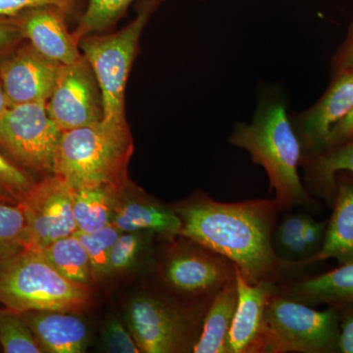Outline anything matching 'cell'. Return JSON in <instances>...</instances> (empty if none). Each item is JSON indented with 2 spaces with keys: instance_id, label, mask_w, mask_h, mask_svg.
<instances>
[{
  "instance_id": "1",
  "label": "cell",
  "mask_w": 353,
  "mask_h": 353,
  "mask_svg": "<svg viewBox=\"0 0 353 353\" xmlns=\"http://www.w3.org/2000/svg\"><path fill=\"white\" fill-rule=\"evenodd\" d=\"M180 236L224 255L252 284H278L290 267L273 246L283 210L274 199L221 202L202 194L174 208Z\"/></svg>"
},
{
  "instance_id": "2",
  "label": "cell",
  "mask_w": 353,
  "mask_h": 353,
  "mask_svg": "<svg viewBox=\"0 0 353 353\" xmlns=\"http://www.w3.org/2000/svg\"><path fill=\"white\" fill-rule=\"evenodd\" d=\"M228 141L264 169L283 212L296 208L319 209L299 176L303 150L282 99L262 97L252 122L236 123Z\"/></svg>"
},
{
  "instance_id": "3",
  "label": "cell",
  "mask_w": 353,
  "mask_h": 353,
  "mask_svg": "<svg viewBox=\"0 0 353 353\" xmlns=\"http://www.w3.org/2000/svg\"><path fill=\"white\" fill-rule=\"evenodd\" d=\"M134 139L127 122L101 119L62 132L52 174L74 188H104L124 196Z\"/></svg>"
},
{
  "instance_id": "4",
  "label": "cell",
  "mask_w": 353,
  "mask_h": 353,
  "mask_svg": "<svg viewBox=\"0 0 353 353\" xmlns=\"http://www.w3.org/2000/svg\"><path fill=\"white\" fill-rule=\"evenodd\" d=\"M92 303V285L65 277L41 252L26 248L0 262V303L14 312L76 314Z\"/></svg>"
},
{
  "instance_id": "5",
  "label": "cell",
  "mask_w": 353,
  "mask_h": 353,
  "mask_svg": "<svg viewBox=\"0 0 353 353\" xmlns=\"http://www.w3.org/2000/svg\"><path fill=\"white\" fill-rule=\"evenodd\" d=\"M211 301L190 307L160 294L136 296L127 311L132 338L141 352H192Z\"/></svg>"
},
{
  "instance_id": "6",
  "label": "cell",
  "mask_w": 353,
  "mask_h": 353,
  "mask_svg": "<svg viewBox=\"0 0 353 353\" xmlns=\"http://www.w3.org/2000/svg\"><path fill=\"white\" fill-rule=\"evenodd\" d=\"M160 0H150L134 20L118 32L90 34L80 41V50L94 70L101 88L103 119L127 122L125 92L139 39Z\"/></svg>"
},
{
  "instance_id": "7",
  "label": "cell",
  "mask_w": 353,
  "mask_h": 353,
  "mask_svg": "<svg viewBox=\"0 0 353 353\" xmlns=\"http://www.w3.org/2000/svg\"><path fill=\"white\" fill-rule=\"evenodd\" d=\"M264 353H338L340 318L327 306L316 310L279 294L267 303Z\"/></svg>"
},
{
  "instance_id": "8",
  "label": "cell",
  "mask_w": 353,
  "mask_h": 353,
  "mask_svg": "<svg viewBox=\"0 0 353 353\" xmlns=\"http://www.w3.org/2000/svg\"><path fill=\"white\" fill-rule=\"evenodd\" d=\"M61 134L46 102L10 106L0 117V150L30 174H52Z\"/></svg>"
},
{
  "instance_id": "9",
  "label": "cell",
  "mask_w": 353,
  "mask_h": 353,
  "mask_svg": "<svg viewBox=\"0 0 353 353\" xmlns=\"http://www.w3.org/2000/svg\"><path fill=\"white\" fill-rule=\"evenodd\" d=\"M185 240L187 243L169 252L162 269L172 290L192 299H211L236 281V266L231 260L190 239Z\"/></svg>"
},
{
  "instance_id": "10",
  "label": "cell",
  "mask_w": 353,
  "mask_h": 353,
  "mask_svg": "<svg viewBox=\"0 0 353 353\" xmlns=\"http://www.w3.org/2000/svg\"><path fill=\"white\" fill-rule=\"evenodd\" d=\"M24 213L29 250L41 252L78 231L73 211V189L55 174L34 183L18 204Z\"/></svg>"
},
{
  "instance_id": "11",
  "label": "cell",
  "mask_w": 353,
  "mask_h": 353,
  "mask_svg": "<svg viewBox=\"0 0 353 353\" xmlns=\"http://www.w3.org/2000/svg\"><path fill=\"white\" fill-rule=\"evenodd\" d=\"M50 119L60 131H70L103 119L101 88L85 57L62 65L46 102Z\"/></svg>"
},
{
  "instance_id": "12",
  "label": "cell",
  "mask_w": 353,
  "mask_h": 353,
  "mask_svg": "<svg viewBox=\"0 0 353 353\" xmlns=\"http://www.w3.org/2000/svg\"><path fill=\"white\" fill-rule=\"evenodd\" d=\"M352 110L353 65L332 74L328 88L312 106L301 112L290 113L303 159L322 152L333 128Z\"/></svg>"
},
{
  "instance_id": "13",
  "label": "cell",
  "mask_w": 353,
  "mask_h": 353,
  "mask_svg": "<svg viewBox=\"0 0 353 353\" xmlns=\"http://www.w3.org/2000/svg\"><path fill=\"white\" fill-rule=\"evenodd\" d=\"M61 63L25 41L0 61V81L9 106L48 102Z\"/></svg>"
},
{
  "instance_id": "14",
  "label": "cell",
  "mask_w": 353,
  "mask_h": 353,
  "mask_svg": "<svg viewBox=\"0 0 353 353\" xmlns=\"http://www.w3.org/2000/svg\"><path fill=\"white\" fill-rule=\"evenodd\" d=\"M238 305L228 336L229 353H264L267 303L277 284H252L236 267Z\"/></svg>"
},
{
  "instance_id": "15",
  "label": "cell",
  "mask_w": 353,
  "mask_h": 353,
  "mask_svg": "<svg viewBox=\"0 0 353 353\" xmlns=\"http://www.w3.org/2000/svg\"><path fill=\"white\" fill-rule=\"evenodd\" d=\"M67 15L60 7L43 6L27 9L14 18L25 41L46 57L66 65L82 57L80 43L67 28Z\"/></svg>"
},
{
  "instance_id": "16",
  "label": "cell",
  "mask_w": 353,
  "mask_h": 353,
  "mask_svg": "<svg viewBox=\"0 0 353 353\" xmlns=\"http://www.w3.org/2000/svg\"><path fill=\"white\" fill-rule=\"evenodd\" d=\"M333 212L328 219L321 250L304 262L303 267L334 259L339 265L353 262V174L336 176Z\"/></svg>"
},
{
  "instance_id": "17",
  "label": "cell",
  "mask_w": 353,
  "mask_h": 353,
  "mask_svg": "<svg viewBox=\"0 0 353 353\" xmlns=\"http://www.w3.org/2000/svg\"><path fill=\"white\" fill-rule=\"evenodd\" d=\"M277 292L307 305L336 306L353 303V262L336 268L277 284Z\"/></svg>"
},
{
  "instance_id": "18",
  "label": "cell",
  "mask_w": 353,
  "mask_h": 353,
  "mask_svg": "<svg viewBox=\"0 0 353 353\" xmlns=\"http://www.w3.org/2000/svg\"><path fill=\"white\" fill-rule=\"evenodd\" d=\"M74 313L26 311L21 317L36 336L43 352L81 353L88 343V328Z\"/></svg>"
},
{
  "instance_id": "19",
  "label": "cell",
  "mask_w": 353,
  "mask_h": 353,
  "mask_svg": "<svg viewBox=\"0 0 353 353\" xmlns=\"http://www.w3.org/2000/svg\"><path fill=\"white\" fill-rule=\"evenodd\" d=\"M123 199V197H122ZM118 202L112 224L125 232H150L173 238L180 234L182 220L174 208L148 199Z\"/></svg>"
},
{
  "instance_id": "20",
  "label": "cell",
  "mask_w": 353,
  "mask_h": 353,
  "mask_svg": "<svg viewBox=\"0 0 353 353\" xmlns=\"http://www.w3.org/2000/svg\"><path fill=\"white\" fill-rule=\"evenodd\" d=\"M303 183L311 196L332 205L336 192V176L340 172L353 174V139L325 148L313 157L301 160Z\"/></svg>"
},
{
  "instance_id": "21",
  "label": "cell",
  "mask_w": 353,
  "mask_h": 353,
  "mask_svg": "<svg viewBox=\"0 0 353 353\" xmlns=\"http://www.w3.org/2000/svg\"><path fill=\"white\" fill-rule=\"evenodd\" d=\"M238 305L236 281L222 288L213 297L206 311L201 336L194 353H229L228 336Z\"/></svg>"
},
{
  "instance_id": "22",
  "label": "cell",
  "mask_w": 353,
  "mask_h": 353,
  "mask_svg": "<svg viewBox=\"0 0 353 353\" xmlns=\"http://www.w3.org/2000/svg\"><path fill=\"white\" fill-rule=\"evenodd\" d=\"M73 211L77 232L92 233L112 223L122 196L104 188H74Z\"/></svg>"
},
{
  "instance_id": "23",
  "label": "cell",
  "mask_w": 353,
  "mask_h": 353,
  "mask_svg": "<svg viewBox=\"0 0 353 353\" xmlns=\"http://www.w3.org/2000/svg\"><path fill=\"white\" fill-rule=\"evenodd\" d=\"M41 252L65 277L80 284L92 285L95 278L90 257L75 234L53 241Z\"/></svg>"
},
{
  "instance_id": "24",
  "label": "cell",
  "mask_w": 353,
  "mask_h": 353,
  "mask_svg": "<svg viewBox=\"0 0 353 353\" xmlns=\"http://www.w3.org/2000/svg\"><path fill=\"white\" fill-rule=\"evenodd\" d=\"M284 212L283 217L279 218L274 231V250L290 268H303L304 262L311 257L303 238V228L308 214L290 210Z\"/></svg>"
},
{
  "instance_id": "25",
  "label": "cell",
  "mask_w": 353,
  "mask_h": 353,
  "mask_svg": "<svg viewBox=\"0 0 353 353\" xmlns=\"http://www.w3.org/2000/svg\"><path fill=\"white\" fill-rule=\"evenodd\" d=\"M132 1L134 0H88L87 9L73 32L74 37L80 43L85 37L106 31L122 18Z\"/></svg>"
},
{
  "instance_id": "26",
  "label": "cell",
  "mask_w": 353,
  "mask_h": 353,
  "mask_svg": "<svg viewBox=\"0 0 353 353\" xmlns=\"http://www.w3.org/2000/svg\"><path fill=\"white\" fill-rule=\"evenodd\" d=\"M28 248L29 234L22 209L0 202V262Z\"/></svg>"
},
{
  "instance_id": "27",
  "label": "cell",
  "mask_w": 353,
  "mask_h": 353,
  "mask_svg": "<svg viewBox=\"0 0 353 353\" xmlns=\"http://www.w3.org/2000/svg\"><path fill=\"white\" fill-rule=\"evenodd\" d=\"M0 345L6 353H41L43 347L20 313L0 308Z\"/></svg>"
},
{
  "instance_id": "28",
  "label": "cell",
  "mask_w": 353,
  "mask_h": 353,
  "mask_svg": "<svg viewBox=\"0 0 353 353\" xmlns=\"http://www.w3.org/2000/svg\"><path fill=\"white\" fill-rule=\"evenodd\" d=\"M121 234L122 232L112 223L92 233L76 232L74 234L87 250L94 278H101L110 273L109 256Z\"/></svg>"
},
{
  "instance_id": "29",
  "label": "cell",
  "mask_w": 353,
  "mask_h": 353,
  "mask_svg": "<svg viewBox=\"0 0 353 353\" xmlns=\"http://www.w3.org/2000/svg\"><path fill=\"white\" fill-rule=\"evenodd\" d=\"M37 181L0 150V202L18 205Z\"/></svg>"
},
{
  "instance_id": "30",
  "label": "cell",
  "mask_w": 353,
  "mask_h": 353,
  "mask_svg": "<svg viewBox=\"0 0 353 353\" xmlns=\"http://www.w3.org/2000/svg\"><path fill=\"white\" fill-rule=\"evenodd\" d=\"M143 232H125L115 241L109 256V270L117 273L127 270L138 259L143 248Z\"/></svg>"
},
{
  "instance_id": "31",
  "label": "cell",
  "mask_w": 353,
  "mask_h": 353,
  "mask_svg": "<svg viewBox=\"0 0 353 353\" xmlns=\"http://www.w3.org/2000/svg\"><path fill=\"white\" fill-rule=\"evenodd\" d=\"M103 343L106 350L112 353H139L141 348L118 320H110L103 331Z\"/></svg>"
},
{
  "instance_id": "32",
  "label": "cell",
  "mask_w": 353,
  "mask_h": 353,
  "mask_svg": "<svg viewBox=\"0 0 353 353\" xmlns=\"http://www.w3.org/2000/svg\"><path fill=\"white\" fill-rule=\"evenodd\" d=\"M78 0H0V17H15L27 9L43 6H55L73 13Z\"/></svg>"
},
{
  "instance_id": "33",
  "label": "cell",
  "mask_w": 353,
  "mask_h": 353,
  "mask_svg": "<svg viewBox=\"0 0 353 353\" xmlns=\"http://www.w3.org/2000/svg\"><path fill=\"white\" fill-rule=\"evenodd\" d=\"M24 41L15 18L0 17V61Z\"/></svg>"
},
{
  "instance_id": "34",
  "label": "cell",
  "mask_w": 353,
  "mask_h": 353,
  "mask_svg": "<svg viewBox=\"0 0 353 353\" xmlns=\"http://www.w3.org/2000/svg\"><path fill=\"white\" fill-rule=\"evenodd\" d=\"M336 308L340 318L338 353H353V303L341 304Z\"/></svg>"
},
{
  "instance_id": "35",
  "label": "cell",
  "mask_w": 353,
  "mask_h": 353,
  "mask_svg": "<svg viewBox=\"0 0 353 353\" xmlns=\"http://www.w3.org/2000/svg\"><path fill=\"white\" fill-rule=\"evenodd\" d=\"M353 65V20L331 59V75Z\"/></svg>"
},
{
  "instance_id": "36",
  "label": "cell",
  "mask_w": 353,
  "mask_h": 353,
  "mask_svg": "<svg viewBox=\"0 0 353 353\" xmlns=\"http://www.w3.org/2000/svg\"><path fill=\"white\" fill-rule=\"evenodd\" d=\"M353 139V110L332 130L325 148L347 143ZM324 148V150H325Z\"/></svg>"
},
{
  "instance_id": "37",
  "label": "cell",
  "mask_w": 353,
  "mask_h": 353,
  "mask_svg": "<svg viewBox=\"0 0 353 353\" xmlns=\"http://www.w3.org/2000/svg\"><path fill=\"white\" fill-rule=\"evenodd\" d=\"M10 108L8 101H7L6 92L2 87L1 81H0V117L6 112L7 109Z\"/></svg>"
}]
</instances>
